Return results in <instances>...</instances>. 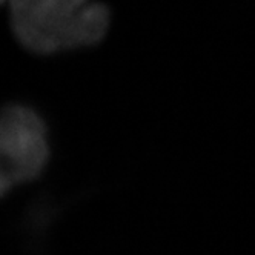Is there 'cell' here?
Wrapping results in <instances>:
<instances>
[{
  "label": "cell",
  "mask_w": 255,
  "mask_h": 255,
  "mask_svg": "<svg viewBox=\"0 0 255 255\" xmlns=\"http://www.w3.org/2000/svg\"><path fill=\"white\" fill-rule=\"evenodd\" d=\"M8 2L15 39L42 56L97 45L111 25L108 6L91 0Z\"/></svg>",
  "instance_id": "obj_1"
},
{
  "label": "cell",
  "mask_w": 255,
  "mask_h": 255,
  "mask_svg": "<svg viewBox=\"0 0 255 255\" xmlns=\"http://www.w3.org/2000/svg\"><path fill=\"white\" fill-rule=\"evenodd\" d=\"M2 191L37 178L49 161L45 120L34 108L12 103L3 108L0 122Z\"/></svg>",
  "instance_id": "obj_2"
}]
</instances>
